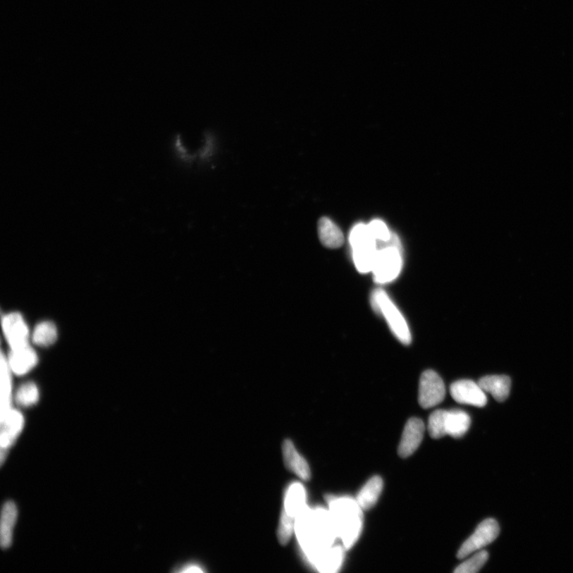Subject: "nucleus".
Returning <instances> with one entry per match:
<instances>
[{
    "mask_svg": "<svg viewBox=\"0 0 573 573\" xmlns=\"http://www.w3.org/2000/svg\"><path fill=\"white\" fill-rule=\"evenodd\" d=\"M295 532L305 555L315 565L330 550L338 535L331 513L307 507L295 521Z\"/></svg>",
    "mask_w": 573,
    "mask_h": 573,
    "instance_id": "nucleus-1",
    "label": "nucleus"
},
{
    "mask_svg": "<svg viewBox=\"0 0 573 573\" xmlns=\"http://www.w3.org/2000/svg\"><path fill=\"white\" fill-rule=\"evenodd\" d=\"M331 515L336 531L346 548L352 547L360 536L362 528V509L350 498H330Z\"/></svg>",
    "mask_w": 573,
    "mask_h": 573,
    "instance_id": "nucleus-2",
    "label": "nucleus"
},
{
    "mask_svg": "<svg viewBox=\"0 0 573 573\" xmlns=\"http://www.w3.org/2000/svg\"><path fill=\"white\" fill-rule=\"evenodd\" d=\"M349 240L357 271L361 273H371L378 249L377 240L373 237L368 225L355 226Z\"/></svg>",
    "mask_w": 573,
    "mask_h": 573,
    "instance_id": "nucleus-3",
    "label": "nucleus"
},
{
    "mask_svg": "<svg viewBox=\"0 0 573 573\" xmlns=\"http://www.w3.org/2000/svg\"><path fill=\"white\" fill-rule=\"evenodd\" d=\"M371 303L374 312L385 318L398 340L405 345H409L412 335L409 326L386 292L380 288L376 289L371 295Z\"/></svg>",
    "mask_w": 573,
    "mask_h": 573,
    "instance_id": "nucleus-4",
    "label": "nucleus"
},
{
    "mask_svg": "<svg viewBox=\"0 0 573 573\" xmlns=\"http://www.w3.org/2000/svg\"><path fill=\"white\" fill-rule=\"evenodd\" d=\"M402 269L400 250L394 244L378 249L371 273L376 283L385 285L397 279Z\"/></svg>",
    "mask_w": 573,
    "mask_h": 573,
    "instance_id": "nucleus-5",
    "label": "nucleus"
},
{
    "mask_svg": "<svg viewBox=\"0 0 573 573\" xmlns=\"http://www.w3.org/2000/svg\"><path fill=\"white\" fill-rule=\"evenodd\" d=\"M499 533L500 528L495 519H488L482 522L471 537L462 545L457 557L464 559L474 552L490 545L498 537Z\"/></svg>",
    "mask_w": 573,
    "mask_h": 573,
    "instance_id": "nucleus-6",
    "label": "nucleus"
},
{
    "mask_svg": "<svg viewBox=\"0 0 573 573\" xmlns=\"http://www.w3.org/2000/svg\"><path fill=\"white\" fill-rule=\"evenodd\" d=\"M445 383L438 374L433 371H424L419 387V404L424 409L435 407L445 398Z\"/></svg>",
    "mask_w": 573,
    "mask_h": 573,
    "instance_id": "nucleus-7",
    "label": "nucleus"
},
{
    "mask_svg": "<svg viewBox=\"0 0 573 573\" xmlns=\"http://www.w3.org/2000/svg\"><path fill=\"white\" fill-rule=\"evenodd\" d=\"M2 328L11 350L29 345V328L20 313L12 312L3 317Z\"/></svg>",
    "mask_w": 573,
    "mask_h": 573,
    "instance_id": "nucleus-8",
    "label": "nucleus"
},
{
    "mask_svg": "<svg viewBox=\"0 0 573 573\" xmlns=\"http://www.w3.org/2000/svg\"><path fill=\"white\" fill-rule=\"evenodd\" d=\"M451 395L460 404L470 405L476 407H483L488 402L486 392L479 382L472 380H460L451 386Z\"/></svg>",
    "mask_w": 573,
    "mask_h": 573,
    "instance_id": "nucleus-9",
    "label": "nucleus"
},
{
    "mask_svg": "<svg viewBox=\"0 0 573 573\" xmlns=\"http://www.w3.org/2000/svg\"><path fill=\"white\" fill-rule=\"evenodd\" d=\"M424 430V424L421 419H409L405 424L398 448L400 457L407 458L417 451L422 442Z\"/></svg>",
    "mask_w": 573,
    "mask_h": 573,
    "instance_id": "nucleus-10",
    "label": "nucleus"
},
{
    "mask_svg": "<svg viewBox=\"0 0 573 573\" xmlns=\"http://www.w3.org/2000/svg\"><path fill=\"white\" fill-rule=\"evenodd\" d=\"M7 361L12 374L22 376L32 371L38 364L39 357L32 347L27 345L26 347L11 350Z\"/></svg>",
    "mask_w": 573,
    "mask_h": 573,
    "instance_id": "nucleus-11",
    "label": "nucleus"
},
{
    "mask_svg": "<svg viewBox=\"0 0 573 573\" xmlns=\"http://www.w3.org/2000/svg\"><path fill=\"white\" fill-rule=\"evenodd\" d=\"M282 451L283 461L288 469L305 481L309 480L311 479L309 465L299 454L291 440H286L283 443Z\"/></svg>",
    "mask_w": 573,
    "mask_h": 573,
    "instance_id": "nucleus-12",
    "label": "nucleus"
},
{
    "mask_svg": "<svg viewBox=\"0 0 573 573\" xmlns=\"http://www.w3.org/2000/svg\"><path fill=\"white\" fill-rule=\"evenodd\" d=\"M1 446L3 451L14 443L23 428L24 418L20 412L11 409L1 418Z\"/></svg>",
    "mask_w": 573,
    "mask_h": 573,
    "instance_id": "nucleus-13",
    "label": "nucleus"
},
{
    "mask_svg": "<svg viewBox=\"0 0 573 573\" xmlns=\"http://www.w3.org/2000/svg\"><path fill=\"white\" fill-rule=\"evenodd\" d=\"M479 384L486 393H491L498 402H505L510 395L511 380L508 376H486L479 380Z\"/></svg>",
    "mask_w": 573,
    "mask_h": 573,
    "instance_id": "nucleus-14",
    "label": "nucleus"
},
{
    "mask_svg": "<svg viewBox=\"0 0 573 573\" xmlns=\"http://www.w3.org/2000/svg\"><path fill=\"white\" fill-rule=\"evenodd\" d=\"M319 237L320 242L329 249L341 247L344 242L343 233L334 221L328 218H322L319 221Z\"/></svg>",
    "mask_w": 573,
    "mask_h": 573,
    "instance_id": "nucleus-15",
    "label": "nucleus"
},
{
    "mask_svg": "<svg viewBox=\"0 0 573 573\" xmlns=\"http://www.w3.org/2000/svg\"><path fill=\"white\" fill-rule=\"evenodd\" d=\"M383 489V480L380 476H374L363 486L356 498V502L362 510H369L375 506Z\"/></svg>",
    "mask_w": 573,
    "mask_h": 573,
    "instance_id": "nucleus-16",
    "label": "nucleus"
},
{
    "mask_svg": "<svg viewBox=\"0 0 573 573\" xmlns=\"http://www.w3.org/2000/svg\"><path fill=\"white\" fill-rule=\"evenodd\" d=\"M306 508V492L304 486L298 483L292 484L287 491L283 511L297 519Z\"/></svg>",
    "mask_w": 573,
    "mask_h": 573,
    "instance_id": "nucleus-17",
    "label": "nucleus"
},
{
    "mask_svg": "<svg viewBox=\"0 0 573 573\" xmlns=\"http://www.w3.org/2000/svg\"><path fill=\"white\" fill-rule=\"evenodd\" d=\"M471 425V417L467 412L453 409L447 412L446 430L447 435L460 438L464 436Z\"/></svg>",
    "mask_w": 573,
    "mask_h": 573,
    "instance_id": "nucleus-18",
    "label": "nucleus"
},
{
    "mask_svg": "<svg viewBox=\"0 0 573 573\" xmlns=\"http://www.w3.org/2000/svg\"><path fill=\"white\" fill-rule=\"evenodd\" d=\"M17 515L18 511L15 503H6L3 508L1 519V545L4 548H7L11 545Z\"/></svg>",
    "mask_w": 573,
    "mask_h": 573,
    "instance_id": "nucleus-19",
    "label": "nucleus"
},
{
    "mask_svg": "<svg viewBox=\"0 0 573 573\" xmlns=\"http://www.w3.org/2000/svg\"><path fill=\"white\" fill-rule=\"evenodd\" d=\"M1 418L11 409L12 372L8 366L7 357L1 356Z\"/></svg>",
    "mask_w": 573,
    "mask_h": 573,
    "instance_id": "nucleus-20",
    "label": "nucleus"
},
{
    "mask_svg": "<svg viewBox=\"0 0 573 573\" xmlns=\"http://www.w3.org/2000/svg\"><path fill=\"white\" fill-rule=\"evenodd\" d=\"M32 340L34 343L39 347H50L58 340V329L56 325L50 321H44L35 326L33 331Z\"/></svg>",
    "mask_w": 573,
    "mask_h": 573,
    "instance_id": "nucleus-21",
    "label": "nucleus"
},
{
    "mask_svg": "<svg viewBox=\"0 0 573 573\" xmlns=\"http://www.w3.org/2000/svg\"><path fill=\"white\" fill-rule=\"evenodd\" d=\"M343 559V551L341 547L331 548L315 564L321 572H335L340 568Z\"/></svg>",
    "mask_w": 573,
    "mask_h": 573,
    "instance_id": "nucleus-22",
    "label": "nucleus"
},
{
    "mask_svg": "<svg viewBox=\"0 0 573 573\" xmlns=\"http://www.w3.org/2000/svg\"><path fill=\"white\" fill-rule=\"evenodd\" d=\"M39 390L33 382L22 385L16 392V402L23 407H30L39 402Z\"/></svg>",
    "mask_w": 573,
    "mask_h": 573,
    "instance_id": "nucleus-23",
    "label": "nucleus"
},
{
    "mask_svg": "<svg viewBox=\"0 0 573 573\" xmlns=\"http://www.w3.org/2000/svg\"><path fill=\"white\" fill-rule=\"evenodd\" d=\"M447 412L446 410L438 409L431 414L429 420L428 429L432 438L440 439L447 435Z\"/></svg>",
    "mask_w": 573,
    "mask_h": 573,
    "instance_id": "nucleus-24",
    "label": "nucleus"
},
{
    "mask_svg": "<svg viewBox=\"0 0 573 573\" xmlns=\"http://www.w3.org/2000/svg\"><path fill=\"white\" fill-rule=\"evenodd\" d=\"M489 555L486 551H481L476 554L467 562L462 563L455 569V573H476L481 569L488 562Z\"/></svg>",
    "mask_w": 573,
    "mask_h": 573,
    "instance_id": "nucleus-25",
    "label": "nucleus"
},
{
    "mask_svg": "<svg viewBox=\"0 0 573 573\" xmlns=\"http://www.w3.org/2000/svg\"><path fill=\"white\" fill-rule=\"evenodd\" d=\"M295 521L297 519L288 515L285 511L283 510L278 531H277V537H278L281 544L286 545L290 540L295 531Z\"/></svg>",
    "mask_w": 573,
    "mask_h": 573,
    "instance_id": "nucleus-26",
    "label": "nucleus"
},
{
    "mask_svg": "<svg viewBox=\"0 0 573 573\" xmlns=\"http://www.w3.org/2000/svg\"><path fill=\"white\" fill-rule=\"evenodd\" d=\"M373 237L378 241L389 242L392 236L389 228L381 220H374L368 225Z\"/></svg>",
    "mask_w": 573,
    "mask_h": 573,
    "instance_id": "nucleus-27",
    "label": "nucleus"
},
{
    "mask_svg": "<svg viewBox=\"0 0 573 573\" xmlns=\"http://www.w3.org/2000/svg\"><path fill=\"white\" fill-rule=\"evenodd\" d=\"M183 572H202L203 570L199 569L198 566L190 565L187 567V569L182 570Z\"/></svg>",
    "mask_w": 573,
    "mask_h": 573,
    "instance_id": "nucleus-28",
    "label": "nucleus"
}]
</instances>
